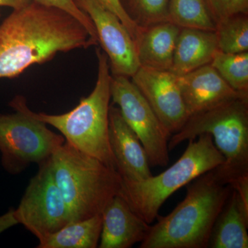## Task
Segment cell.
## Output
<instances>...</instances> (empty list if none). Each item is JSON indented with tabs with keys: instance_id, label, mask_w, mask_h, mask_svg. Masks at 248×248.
Instances as JSON below:
<instances>
[{
	"instance_id": "21",
	"label": "cell",
	"mask_w": 248,
	"mask_h": 248,
	"mask_svg": "<svg viewBox=\"0 0 248 248\" xmlns=\"http://www.w3.org/2000/svg\"><path fill=\"white\" fill-rule=\"evenodd\" d=\"M218 50L228 53L248 52V14L236 15L216 24Z\"/></svg>"
},
{
	"instance_id": "14",
	"label": "cell",
	"mask_w": 248,
	"mask_h": 248,
	"mask_svg": "<svg viewBox=\"0 0 248 248\" xmlns=\"http://www.w3.org/2000/svg\"><path fill=\"white\" fill-rule=\"evenodd\" d=\"M100 248H130L141 243L149 232L151 224L134 213L120 195H116L102 213Z\"/></svg>"
},
{
	"instance_id": "15",
	"label": "cell",
	"mask_w": 248,
	"mask_h": 248,
	"mask_svg": "<svg viewBox=\"0 0 248 248\" xmlns=\"http://www.w3.org/2000/svg\"><path fill=\"white\" fill-rule=\"evenodd\" d=\"M181 29L166 21L140 29L135 41L140 66L170 71Z\"/></svg>"
},
{
	"instance_id": "4",
	"label": "cell",
	"mask_w": 248,
	"mask_h": 248,
	"mask_svg": "<svg viewBox=\"0 0 248 248\" xmlns=\"http://www.w3.org/2000/svg\"><path fill=\"white\" fill-rule=\"evenodd\" d=\"M98 72L95 86L88 97L82 98L73 110L62 115L33 112L32 117L52 125L63 135L65 141L78 151L99 159L117 170L109 141L111 73L108 59L96 48Z\"/></svg>"
},
{
	"instance_id": "9",
	"label": "cell",
	"mask_w": 248,
	"mask_h": 248,
	"mask_svg": "<svg viewBox=\"0 0 248 248\" xmlns=\"http://www.w3.org/2000/svg\"><path fill=\"white\" fill-rule=\"evenodd\" d=\"M110 95L124 120L138 135L150 164L166 167L170 161L169 141L171 135L138 87L128 77L111 74Z\"/></svg>"
},
{
	"instance_id": "26",
	"label": "cell",
	"mask_w": 248,
	"mask_h": 248,
	"mask_svg": "<svg viewBox=\"0 0 248 248\" xmlns=\"http://www.w3.org/2000/svg\"><path fill=\"white\" fill-rule=\"evenodd\" d=\"M17 224L18 222L15 216V208H10L7 213L0 216V234Z\"/></svg>"
},
{
	"instance_id": "17",
	"label": "cell",
	"mask_w": 248,
	"mask_h": 248,
	"mask_svg": "<svg viewBox=\"0 0 248 248\" xmlns=\"http://www.w3.org/2000/svg\"><path fill=\"white\" fill-rule=\"evenodd\" d=\"M248 208L232 188L214 226L209 247L248 248Z\"/></svg>"
},
{
	"instance_id": "18",
	"label": "cell",
	"mask_w": 248,
	"mask_h": 248,
	"mask_svg": "<svg viewBox=\"0 0 248 248\" xmlns=\"http://www.w3.org/2000/svg\"><path fill=\"white\" fill-rule=\"evenodd\" d=\"M102 229L101 215L72 222L40 241L38 248H96Z\"/></svg>"
},
{
	"instance_id": "12",
	"label": "cell",
	"mask_w": 248,
	"mask_h": 248,
	"mask_svg": "<svg viewBox=\"0 0 248 248\" xmlns=\"http://www.w3.org/2000/svg\"><path fill=\"white\" fill-rule=\"evenodd\" d=\"M109 141L122 179L140 182L153 175L148 155L138 135L124 120L119 108L112 106L109 110Z\"/></svg>"
},
{
	"instance_id": "19",
	"label": "cell",
	"mask_w": 248,
	"mask_h": 248,
	"mask_svg": "<svg viewBox=\"0 0 248 248\" xmlns=\"http://www.w3.org/2000/svg\"><path fill=\"white\" fill-rule=\"evenodd\" d=\"M168 21L180 28L215 31L205 0H170Z\"/></svg>"
},
{
	"instance_id": "24",
	"label": "cell",
	"mask_w": 248,
	"mask_h": 248,
	"mask_svg": "<svg viewBox=\"0 0 248 248\" xmlns=\"http://www.w3.org/2000/svg\"><path fill=\"white\" fill-rule=\"evenodd\" d=\"M35 1L40 4L54 6V7L63 10L68 14L72 15L86 27V29L89 31L90 35L98 42L97 33H96L95 29L93 26L92 21L91 20L87 15L77 7L73 0H35Z\"/></svg>"
},
{
	"instance_id": "13",
	"label": "cell",
	"mask_w": 248,
	"mask_h": 248,
	"mask_svg": "<svg viewBox=\"0 0 248 248\" xmlns=\"http://www.w3.org/2000/svg\"><path fill=\"white\" fill-rule=\"evenodd\" d=\"M177 81L189 117L230 99L248 95L232 89L210 63L177 76Z\"/></svg>"
},
{
	"instance_id": "7",
	"label": "cell",
	"mask_w": 248,
	"mask_h": 248,
	"mask_svg": "<svg viewBox=\"0 0 248 248\" xmlns=\"http://www.w3.org/2000/svg\"><path fill=\"white\" fill-rule=\"evenodd\" d=\"M9 106L15 113L0 114L1 163L6 172L17 175L29 165L50 159L65 138L32 117L23 96H16Z\"/></svg>"
},
{
	"instance_id": "1",
	"label": "cell",
	"mask_w": 248,
	"mask_h": 248,
	"mask_svg": "<svg viewBox=\"0 0 248 248\" xmlns=\"http://www.w3.org/2000/svg\"><path fill=\"white\" fill-rule=\"evenodd\" d=\"M99 45L72 15L33 0L0 24V79L14 78L59 53Z\"/></svg>"
},
{
	"instance_id": "5",
	"label": "cell",
	"mask_w": 248,
	"mask_h": 248,
	"mask_svg": "<svg viewBox=\"0 0 248 248\" xmlns=\"http://www.w3.org/2000/svg\"><path fill=\"white\" fill-rule=\"evenodd\" d=\"M50 162L71 223L101 215L120 190L122 178L117 170L66 141L50 156Z\"/></svg>"
},
{
	"instance_id": "3",
	"label": "cell",
	"mask_w": 248,
	"mask_h": 248,
	"mask_svg": "<svg viewBox=\"0 0 248 248\" xmlns=\"http://www.w3.org/2000/svg\"><path fill=\"white\" fill-rule=\"evenodd\" d=\"M209 134L224 158L215 168L217 177L232 187L248 180V95L221 103L189 117L169 141V151L185 141Z\"/></svg>"
},
{
	"instance_id": "22",
	"label": "cell",
	"mask_w": 248,
	"mask_h": 248,
	"mask_svg": "<svg viewBox=\"0 0 248 248\" xmlns=\"http://www.w3.org/2000/svg\"><path fill=\"white\" fill-rule=\"evenodd\" d=\"M170 0H119L132 22L143 29L168 21Z\"/></svg>"
},
{
	"instance_id": "20",
	"label": "cell",
	"mask_w": 248,
	"mask_h": 248,
	"mask_svg": "<svg viewBox=\"0 0 248 248\" xmlns=\"http://www.w3.org/2000/svg\"><path fill=\"white\" fill-rule=\"evenodd\" d=\"M210 64L234 91L248 94V52L228 53L217 50Z\"/></svg>"
},
{
	"instance_id": "8",
	"label": "cell",
	"mask_w": 248,
	"mask_h": 248,
	"mask_svg": "<svg viewBox=\"0 0 248 248\" xmlns=\"http://www.w3.org/2000/svg\"><path fill=\"white\" fill-rule=\"evenodd\" d=\"M39 167L15 209V216L18 224L23 225L40 241L71 223V217L55 182L50 158Z\"/></svg>"
},
{
	"instance_id": "16",
	"label": "cell",
	"mask_w": 248,
	"mask_h": 248,
	"mask_svg": "<svg viewBox=\"0 0 248 248\" xmlns=\"http://www.w3.org/2000/svg\"><path fill=\"white\" fill-rule=\"evenodd\" d=\"M218 50L215 31L182 28L170 72L182 76L209 64Z\"/></svg>"
},
{
	"instance_id": "11",
	"label": "cell",
	"mask_w": 248,
	"mask_h": 248,
	"mask_svg": "<svg viewBox=\"0 0 248 248\" xmlns=\"http://www.w3.org/2000/svg\"><path fill=\"white\" fill-rule=\"evenodd\" d=\"M171 135L183 128L189 119L177 76L170 71L140 66L130 78Z\"/></svg>"
},
{
	"instance_id": "10",
	"label": "cell",
	"mask_w": 248,
	"mask_h": 248,
	"mask_svg": "<svg viewBox=\"0 0 248 248\" xmlns=\"http://www.w3.org/2000/svg\"><path fill=\"white\" fill-rule=\"evenodd\" d=\"M73 1L92 21L98 43L108 59L111 74L131 78L140 68V63L135 42L126 27L99 0Z\"/></svg>"
},
{
	"instance_id": "27",
	"label": "cell",
	"mask_w": 248,
	"mask_h": 248,
	"mask_svg": "<svg viewBox=\"0 0 248 248\" xmlns=\"http://www.w3.org/2000/svg\"><path fill=\"white\" fill-rule=\"evenodd\" d=\"M33 0H0V7H9L18 10L30 4Z\"/></svg>"
},
{
	"instance_id": "6",
	"label": "cell",
	"mask_w": 248,
	"mask_h": 248,
	"mask_svg": "<svg viewBox=\"0 0 248 248\" xmlns=\"http://www.w3.org/2000/svg\"><path fill=\"white\" fill-rule=\"evenodd\" d=\"M188 141L182 156L161 174L140 182L122 179L118 195L148 224L157 218L163 204L176 191L224 162L209 134Z\"/></svg>"
},
{
	"instance_id": "2",
	"label": "cell",
	"mask_w": 248,
	"mask_h": 248,
	"mask_svg": "<svg viewBox=\"0 0 248 248\" xmlns=\"http://www.w3.org/2000/svg\"><path fill=\"white\" fill-rule=\"evenodd\" d=\"M232 187L215 169L187 185L185 199L169 215L157 217L140 248H205Z\"/></svg>"
},
{
	"instance_id": "25",
	"label": "cell",
	"mask_w": 248,
	"mask_h": 248,
	"mask_svg": "<svg viewBox=\"0 0 248 248\" xmlns=\"http://www.w3.org/2000/svg\"><path fill=\"white\" fill-rule=\"evenodd\" d=\"M99 1L104 7L107 8L119 17L121 22L123 23L124 25L126 27L127 30L130 32V35L133 37L134 42H135L141 29L137 27L132 22L131 19L128 17V16L125 14L119 0H99Z\"/></svg>"
},
{
	"instance_id": "28",
	"label": "cell",
	"mask_w": 248,
	"mask_h": 248,
	"mask_svg": "<svg viewBox=\"0 0 248 248\" xmlns=\"http://www.w3.org/2000/svg\"><path fill=\"white\" fill-rule=\"evenodd\" d=\"M1 11H0V17H1Z\"/></svg>"
},
{
	"instance_id": "23",
	"label": "cell",
	"mask_w": 248,
	"mask_h": 248,
	"mask_svg": "<svg viewBox=\"0 0 248 248\" xmlns=\"http://www.w3.org/2000/svg\"><path fill=\"white\" fill-rule=\"evenodd\" d=\"M215 24L236 15L248 14V0H205Z\"/></svg>"
}]
</instances>
